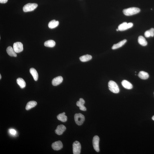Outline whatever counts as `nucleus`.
<instances>
[{
	"label": "nucleus",
	"instance_id": "obj_1",
	"mask_svg": "<svg viewBox=\"0 0 154 154\" xmlns=\"http://www.w3.org/2000/svg\"><path fill=\"white\" fill-rule=\"evenodd\" d=\"M140 11V9L138 8L132 7L124 9L123 11L124 14L125 15L130 16L138 14Z\"/></svg>",
	"mask_w": 154,
	"mask_h": 154
},
{
	"label": "nucleus",
	"instance_id": "obj_2",
	"mask_svg": "<svg viewBox=\"0 0 154 154\" xmlns=\"http://www.w3.org/2000/svg\"><path fill=\"white\" fill-rule=\"evenodd\" d=\"M108 86L109 90L114 93H118L120 91L118 85L114 81H109L108 83Z\"/></svg>",
	"mask_w": 154,
	"mask_h": 154
},
{
	"label": "nucleus",
	"instance_id": "obj_3",
	"mask_svg": "<svg viewBox=\"0 0 154 154\" xmlns=\"http://www.w3.org/2000/svg\"><path fill=\"white\" fill-rule=\"evenodd\" d=\"M74 119L76 124L80 126L83 123L85 120V117L82 114H76L74 116Z\"/></svg>",
	"mask_w": 154,
	"mask_h": 154
},
{
	"label": "nucleus",
	"instance_id": "obj_4",
	"mask_svg": "<svg viewBox=\"0 0 154 154\" xmlns=\"http://www.w3.org/2000/svg\"><path fill=\"white\" fill-rule=\"evenodd\" d=\"M38 6L36 3H28L25 5L23 8V10L24 12H29L34 10Z\"/></svg>",
	"mask_w": 154,
	"mask_h": 154
},
{
	"label": "nucleus",
	"instance_id": "obj_5",
	"mask_svg": "<svg viewBox=\"0 0 154 154\" xmlns=\"http://www.w3.org/2000/svg\"><path fill=\"white\" fill-rule=\"evenodd\" d=\"M73 152L74 154H79L81 152V146L79 142H74L72 145Z\"/></svg>",
	"mask_w": 154,
	"mask_h": 154
},
{
	"label": "nucleus",
	"instance_id": "obj_6",
	"mask_svg": "<svg viewBox=\"0 0 154 154\" xmlns=\"http://www.w3.org/2000/svg\"><path fill=\"white\" fill-rule=\"evenodd\" d=\"M133 26V24L132 23L124 22L119 25L118 29L119 31H124L131 28Z\"/></svg>",
	"mask_w": 154,
	"mask_h": 154
},
{
	"label": "nucleus",
	"instance_id": "obj_7",
	"mask_svg": "<svg viewBox=\"0 0 154 154\" xmlns=\"http://www.w3.org/2000/svg\"><path fill=\"white\" fill-rule=\"evenodd\" d=\"M100 139L98 136H95L93 137L92 140L93 145L94 149L97 152L99 151V142Z\"/></svg>",
	"mask_w": 154,
	"mask_h": 154
},
{
	"label": "nucleus",
	"instance_id": "obj_8",
	"mask_svg": "<svg viewBox=\"0 0 154 154\" xmlns=\"http://www.w3.org/2000/svg\"><path fill=\"white\" fill-rule=\"evenodd\" d=\"M13 48L16 53L20 52L23 50V45L20 42L15 43L13 45Z\"/></svg>",
	"mask_w": 154,
	"mask_h": 154
},
{
	"label": "nucleus",
	"instance_id": "obj_9",
	"mask_svg": "<svg viewBox=\"0 0 154 154\" xmlns=\"http://www.w3.org/2000/svg\"><path fill=\"white\" fill-rule=\"evenodd\" d=\"M52 147L54 150H59L62 149L63 147V145L60 141H56L52 144Z\"/></svg>",
	"mask_w": 154,
	"mask_h": 154
},
{
	"label": "nucleus",
	"instance_id": "obj_10",
	"mask_svg": "<svg viewBox=\"0 0 154 154\" xmlns=\"http://www.w3.org/2000/svg\"><path fill=\"white\" fill-rule=\"evenodd\" d=\"M66 129V127L63 125H60L58 126L55 130V133L57 135H62Z\"/></svg>",
	"mask_w": 154,
	"mask_h": 154
},
{
	"label": "nucleus",
	"instance_id": "obj_11",
	"mask_svg": "<svg viewBox=\"0 0 154 154\" xmlns=\"http://www.w3.org/2000/svg\"><path fill=\"white\" fill-rule=\"evenodd\" d=\"M85 103V101L82 98H80L79 100L76 103V105L79 107L80 110L82 111H85L86 110V108L84 106V105Z\"/></svg>",
	"mask_w": 154,
	"mask_h": 154
},
{
	"label": "nucleus",
	"instance_id": "obj_12",
	"mask_svg": "<svg viewBox=\"0 0 154 154\" xmlns=\"http://www.w3.org/2000/svg\"><path fill=\"white\" fill-rule=\"evenodd\" d=\"M63 80V79L62 76H59L56 77L53 79L52 81V85L54 86L58 85L62 83Z\"/></svg>",
	"mask_w": 154,
	"mask_h": 154
},
{
	"label": "nucleus",
	"instance_id": "obj_13",
	"mask_svg": "<svg viewBox=\"0 0 154 154\" xmlns=\"http://www.w3.org/2000/svg\"><path fill=\"white\" fill-rule=\"evenodd\" d=\"M6 51L8 55L11 57H16L17 56L16 53L15 51L14 48L11 46H9L6 49Z\"/></svg>",
	"mask_w": 154,
	"mask_h": 154
},
{
	"label": "nucleus",
	"instance_id": "obj_14",
	"mask_svg": "<svg viewBox=\"0 0 154 154\" xmlns=\"http://www.w3.org/2000/svg\"><path fill=\"white\" fill-rule=\"evenodd\" d=\"M121 83L122 86L125 89H130L133 88V86L132 84L127 80H124L122 81Z\"/></svg>",
	"mask_w": 154,
	"mask_h": 154
},
{
	"label": "nucleus",
	"instance_id": "obj_15",
	"mask_svg": "<svg viewBox=\"0 0 154 154\" xmlns=\"http://www.w3.org/2000/svg\"><path fill=\"white\" fill-rule=\"evenodd\" d=\"M30 72L33 76L35 81H37L38 78V75L37 71L34 68H31L30 69Z\"/></svg>",
	"mask_w": 154,
	"mask_h": 154
},
{
	"label": "nucleus",
	"instance_id": "obj_16",
	"mask_svg": "<svg viewBox=\"0 0 154 154\" xmlns=\"http://www.w3.org/2000/svg\"><path fill=\"white\" fill-rule=\"evenodd\" d=\"M37 105V102L34 101H31L28 102L26 107V110H29L30 109L35 107Z\"/></svg>",
	"mask_w": 154,
	"mask_h": 154
},
{
	"label": "nucleus",
	"instance_id": "obj_17",
	"mask_svg": "<svg viewBox=\"0 0 154 154\" xmlns=\"http://www.w3.org/2000/svg\"><path fill=\"white\" fill-rule=\"evenodd\" d=\"M127 41L126 39H124V40L120 41L118 43L114 45H113L112 46V49H115L121 47L126 43Z\"/></svg>",
	"mask_w": 154,
	"mask_h": 154
},
{
	"label": "nucleus",
	"instance_id": "obj_18",
	"mask_svg": "<svg viewBox=\"0 0 154 154\" xmlns=\"http://www.w3.org/2000/svg\"><path fill=\"white\" fill-rule=\"evenodd\" d=\"M65 112H63L58 115L57 117L58 120L63 122H65L67 121V117L65 115Z\"/></svg>",
	"mask_w": 154,
	"mask_h": 154
},
{
	"label": "nucleus",
	"instance_id": "obj_19",
	"mask_svg": "<svg viewBox=\"0 0 154 154\" xmlns=\"http://www.w3.org/2000/svg\"><path fill=\"white\" fill-rule=\"evenodd\" d=\"M139 77L142 79L145 80L148 78L149 75L148 73L144 72V71H141L138 74Z\"/></svg>",
	"mask_w": 154,
	"mask_h": 154
},
{
	"label": "nucleus",
	"instance_id": "obj_20",
	"mask_svg": "<svg viewBox=\"0 0 154 154\" xmlns=\"http://www.w3.org/2000/svg\"><path fill=\"white\" fill-rule=\"evenodd\" d=\"M17 82L21 89L24 88L26 87L25 82L24 79L21 78H19L17 79Z\"/></svg>",
	"mask_w": 154,
	"mask_h": 154
},
{
	"label": "nucleus",
	"instance_id": "obj_21",
	"mask_svg": "<svg viewBox=\"0 0 154 154\" xmlns=\"http://www.w3.org/2000/svg\"><path fill=\"white\" fill-rule=\"evenodd\" d=\"M59 22L56 21L55 20H53L50 22L48 24V27L51 29H53L55 28L59 25Z\"/></svg>",
	"mask_w": 154,
	"mask_h": 154
},
{
	"label": "nucleus",
	"instance_id": "obj_22",
	"mask_svg": "<svg viewBox=\"0 0 154 154\" xmlns=\"http://www.w3.org/2000/svg\"><path fill=\"white\" fill-rule=\"evenodd\" d=\"M138 41L140 45L143 46H145L147 45V41L143 36H139Z\"/></svg>",
	"mask_w": 154,
	"mask_h": 154
},
{
	"label": "nucleus",
	"instance_id": "obj_23",
	"mask_svg": "<svg viewBox=\"0 0 154 154\" xmlns=\"http://www.w3.org/2000/svg\"><path fill=\"white\" fill-rule=\"evenodd\" d=\"M92 58V56L88 54L81 56L79 58L81 62H87V61L91 60Z\"/></svg>",
	"mask_w": 154,
	"mask_h": 154
},
{
	"label": "nucleus",
	"instance_id": "obj_24",
	"mask_svg": "<svg viewBox=\"0 0 154 154\" xmlns=\"http://www.w3.org/2000/svg\"><path fill=\"white\" fill-rule=\"evenodd\" d=\"M44 45L46 47H53L55 45V42L54 41L50 40L46 41L44 43Z\"/></svg>",
	"mask_w": 154,
	"mask_h": 154
},
{
	"label": "nucleus",
	"instance_id": "obj_25",
	"mask_svg": "<svg viewBox=\"0 0 154 154\" xmlns=\"http://www.w3.org/2000/svg\"><path fill=\"white\" fill-rule=\"evenodd\" d=\"M9 132L11 135H16V131L14 129H10L9 130Z\"/></svg>",
	"mask_w": 154,
	"mask_h": 154
},
{
	"label": "nucleus",
	"instance_id": "obj_26",
	"mask_svg": "<svg viewBox=\"0 0 154 154\" xmlns=\"http://www.w3.org/2000/svg\"><path fill=\"white\" fill-rule=\"evenodd\" d=\"M145 36L146 37H149L151 36V34L149 30L147 31L145 33Z\"/></svg>",
	"mask_w": 154,
	"mask_h": 154
},
{
	"label": "nucleus",
	"instance_id": "obj_27",
	"mask_svg": "<svg viewBox=\"0 0 154 154\" xmlns=\"http://www.w3.org/2000/svg\"><path fill=\"white\" fill-rule=\"evenodd\" d=\"M150 32V33L151 34V36L152 37H153L154 36V29L153 28H152L149 30Z\"/></svg>",
	"mask_w": 154,
	"mask_h": 154
},
{
	"label": "nucleus",
	"instance_id": "obj_28",
	"mask_svg": "<svg viewBox=\"0 0 154 154\" xmlns=\"http://www.w3.org/2000/svg\"><path fill=\"white\" fill-rule=\"evenodd\" d=\"M8 0H0V3H2V4H4L7 2Z\"/></svg>",
	"mask_w": 154,
	"mask_h": 154
},
{
	"label": "nucleus",
	"instance_id": "obj_29",
	"mask_svg": "<svg viewBox=\"0 0 154 154\" xmlns=\"http://www.w3.org/2000/svg\"><path fill=\"white\" fill-rule=\"evenodd\" d=\"M152 119L154 121V116L152 117Z\"/></svg>",
	"mask_w": 154,
	"mask_h": 154
},
{
	"label": "nucleus",
	"instance_id": "obj_30",
	"mask_svg": "<svg viewBox=\"0 0 154 154\" xmlns=\"http://www.w3.org/2000/svg\"><path fill=\"white\" fill-rule=\"evenodd\" d=\"M1 74H0V79H1Z\"/></svg>",
	"mask_w": 154,
	"mask_h": 154
},
{
	"label": "nucleus",
	"instance_id": "obj_31",
	"mask_svg": "<svg viewBox=\"0 0 154 154\" xmlns=\"http://www.w3.org/2000/svg\"><path fill=\"white\" fill-rule=\"evenodd\" d=\"M117 31H119L118 29H117Z\"/></svg>",
	"mask_w": 154,
	"mask_h": 154
},
{
	"label": "nucleus",
	"instance_id": "obj_32",
	"mask_svg": "<svg viewBox=\"0 0 154 154\" xmlns=\"http://www.w3.org/2000/svg\"></svg>",
	"mask_w": 154,
	"mask_h": 154
}]
</instances>
